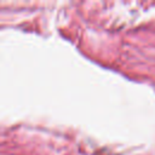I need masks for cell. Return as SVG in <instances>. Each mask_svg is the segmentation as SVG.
I'll list each match as a JSON object with an SVG mask.
<instances>
[]
</instances>
